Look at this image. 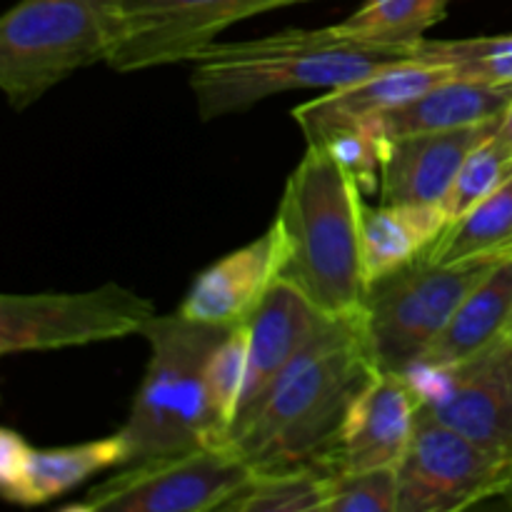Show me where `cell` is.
<instances>
[{
  "mask_svg": "<svg viewBox=\"0 0 512 512\" xmlns=\"http://www.w3.org/2000/svg\"><path fill=\"white\" fill-rule=\"evenodd\" d=\"M325 512H398V465L330 475Z\"/></svg>",
  "mask_w": 512,
  "mask_h": 512,
  "instance_id": "28",
  "label": "cell"
},
{
  "mask_svg": "<svg viewBox=\"0 0 512 512\" xmlns=\"http://www.w3.org/2000/svg\"><path fill=\"white\" fill-rule=\"evenodd\" d=\"M512 463L480 448L425 408L398 465V512H455L505 495Z\"/></svg>",
  "mask_w": 512,
  "mask_h": 512,
  "instance_id": "9",
  "label": "cell"
},
{
  "mask_svg": "<svg viewBox=\"0 0 512 512\" xmlns=\"http://www.w3.org/2000/svg\"><path fill=\"white\" fill-rule=\"evenodd\" d=\"M118 465H123L118 433L65 448H33L13 430L0 433V488L10 503H48Z\"/></svg>",
  "mask_w": 512,
  "mask_h": 512,
  "instance_id": "15",
  "label": "cell"
},
{
  "mask_svg": "<svg viewBox=\"0 0 512 512\" xmlns=\"http://www.w3.org/2000/svg\"><path fill=\"white\" fill-rule=\"evenodd\" d=\"M415 60L443 65L458 78L512 85V35L465 40H428L415 45Z\"/></svg>",
  "mask_w": 512,
  "mask_h": 512,
  "instance_id": "24",
  "label": "cell"
},
{
  "mask_svg": "<svg viewBox=\"0 0 512 512\" xmlns=\"http://www.w3.org/2000/svg\"><path fill=\"white\" fill-rule=\"evenodd\" d=\"M448 225L450 215L443 208V203H380L378 208H365L363 248L370 283L423 258Z\"/></svg>",
  "mask_w": 512,
  "mask_h": 512,
  "instance_id": "20",
  "label": "cell"
},
{
  "mask_svg": "<svg viewBox=\"0 0 512 512\" xmlns=\"http://www.w3.org/2000/svg\"><path fill=\"white\" fill-rule=\"evenodd\" d=\"M118 0H20L0 20V88L25 110L78 70L108 60Z\"/></svg>",
  "mask_w": 512,
  "mask_h": 512,
  "instance_id": "5",
  "label": "cell"
},
{
  "mask_svg": "<svg viewBox=\"0 0 512 512\" xmlns=\"http://www.w3.org/2000/svg\"><path fill=\"white\" fill-rule=\"evenodd\" d=\"M283 265V240L275 225L245 248L233 250L195 278L180 313L215 325H240L263 303Z\"/></svg>",
  "mask_w": 512,
  "mask_h": 512,
  "instance_id": "16",
  "label": "cell"
},
{
  "mask_svg": "<svg viewBox=\"0 0 512 512\" xmlns=\"http://www.w3.org/2000/svg\"><path fill=\"white\" fill-rule=\"evenodd\" d=\"M248 353V323H240L225 333V338L215 345L205 363V388H208L210 410H213L225 445H228V435L238 420L240 403H243L245 380H248Z\"/></svg>",
  "mask_w": 512,
  "mask_h": 512,
  "instance_id": "25",
  "label": "cell"
},
{
  "mask_svg": "<svg viewBox=\"0 0 512 512\" xmlns=\"http://www.w3.org/2000/svg\"><path fill=\"white\" fill-rule=\"evenodd\" d=\"M363 190L320 145L290 173L275 228L283 240L280 280L298 288L328 318H355L370 280L363 248Z\"/></svg>",
  "mask_w": 512,
  "mask_h": 512,
  "instance_id": "2",
  "label": "cell"
},
{
  "mask_svg": "<svg viewBox=\"0 0 512 512\" xmlns=\"http://www.w3.org/2000/svg\"><path fill=\"white\" fill-rule=\"evenodd\" d=\"M330 320L333 318L320 313L298 288L285 280L278 278L270 285L263 303L245 320L250 333L248 380H245L243 403H240L235 425L243 423L263 405V400L273 393L280 378L303 353L305 345Z\"/></svg>",
  "mask_w": 512,
  "mask_h": 512,
  "instance_id": "13",
  "label": "cell"
},
{
  "mask_svg": "<svg viewBox=\"0 0 512 512\" xmlns=\"http://www.w3.org/2000/svg\"><path fill=\"white\" fill-rule=\"evenodd\" d=\"M378 373L363 320L333 318L298 355L273 393L228 435L253 473L318 470L333 475L355 398Z\"/></svg>",
  "mask_w": 512,
  "mask_h": 512,
  "instance_id": "1",
  "label": "cell"
},
{
  "mask_svg": "<svg viewBox=\"0 0 512 512\" xmlns=\"http://www.w3.org/2000/svg\"><path fill=\"white\" fill-rule=\"evenodd\" d=\"M253 478V468L230 445H203L125 465L123 473L90 488L65 512H208Z\"/></svg>",
  "mask_w": 512,
  "mask_h": 512,
  "instance_id": "7",
  "label": "cell"
},
{
  "mask_svg": "<svg viewBox=\"0 0 512 512\" xmlns=\"http://www.w3.org/2000/svg\"><path fill=\"white\" fill-rule=\"evenodd\" d=\"M500 120L435 133H413L380 140V203H443L460 168L478 145L493 138Z\"/></svg>",
  "mask_w": 512,
  "mask_h": 512,
  "instance_id": "12",
  "label": "cell"
},
{
  "mask_svg": "<svg viewBox=\"0 0 512 512\" xmlns=\"http://www.w3.org/2000/svg\"><path fill=\"white\" fill-rule=\"evenodd\" d=\"M512 175V153L500 143L498 138H488L483 145L470 153L465 165L460 168L458 178H455L453 188L445 195L443 208L448 210L450 223L473 208L478 200L498 190Z\"/></svg>",
  "mask_w": 512,
  "mask_h": 512,
  "instance_id": "27",
  "label": "cell"
},
{
  "mask_svg": "<svg viewBox=\"0 0 512 512\" xmlns=\"http://www.w3.org/2000/svg\"><path fill=\"white\" fill-rule=\"evenodd\" d=\"M233 325L200 323L183 313L155 315L143 330L150 360L125 423L123 465L225 445L205 388V363Z\"/></svg>",
  "mask_w": 512,
  "mask_h": 512,
  "instance_id": "4",
  "label": "cell"
},
{
  "mask_svg": "<svg viewBox=\"0 0 512 512\" xmlns=\"http://www.w3.org/2000/svg\"><path fill=\"white\" fill-rule=\"evenodd\" d=\"M512 250V175L465 210L443 230L428 258L435 263H465L475 258H498Z\"/></svg>",
  "mask_w": 512,
  "mask_h": 512,
  "instance_id": "21",
  "label": "cell"
},
{
  "mask_svg": "<svg viewBox=\"0 0 512 512\" xmlns=\"http://www.w3.org/2000/svg\"><path fill=\"white\" fill-rule=\"evenodd\" d=\"M450 78H458V75L443 65L405 60V63L388 65L358 83L328 90L320 98L298 105L293 110V118L308 138L325 125L360 123V120L385 113Z\"/></svg>",
  "mask_w": 512,
  "mask_h": 512,
  "instance_id": "18",
  "label": "cell"
},
{
  "mask_svg": "<svg viewBox=\"0 0 512 512\" xmlns=\"http://www.w3.org/2000/svg\"><path fill=\"white\" fill-rule=\"evenodd\" d=\"M423 408L488 453L512 463V335L450 365L408 373Z\"/></svg>",
  "mask_w": 512,
  "mask_h": 512,
  "instance_id": "11",
  "label": "cell"
},
{
  "mask_svg": "<svg viewBox=\"0 0 512 512\" xmlns=\"http://www.w3.org/2000/svg\"><path fill=\"white\" fill-rule=\"evenodd\" d=\"M405 60H415V45L368 43L338 25L283 30L268 38L210 43L190 60V88L200 120H213L245 113L260 100L290 90L345 88Z\"/></svg>",
  "mask_w": 512,
  "mask_h": 512,
  "instance_id": "3",
  "label": "cell"
},
{
  "mask_svg": "<svg viewBox=\"0 0 512 512\" xmlns=\"http://www.w3.org/2000/svg\"><path fill=\"white\" fill-rule=\"evenodd\" d=\"M450 0H365L360 10L338 23L343 33L378 45L413 48L425 30L448 15Z\"/></svg>",
  "mask_w": 512,
  "mask_h": 512,
  "instance_id": "22",
  "label": "cell"
},
{
  "mask_svg": "<svg viewBox=\"0 0 512 512\" xmlns=\"http://www.w3.org/2000/svg\"><path fill=\"white\" fill-rule=\"evenodd\" d=\"M420 408L423 398L408 375L378 370L350 408L340 433L335 473L400 465Z\"/></svg>",
  "mask_w": 512,
  "mask_h": 512,
  "instance_id": "14",
  "label": "cell"
},
{
  "mask_svg": "<svg viewBox=\"0 0 512 512\" xmlns=\"http://www.w3.org/2000/svg\"><path fill=\"white\" fill-rule=\"evenodd\" d=\"M510 335H512V330H510Z\"/></svg>",
  "mask_w": 512,
  "mask_h": 512,
  "instance_id": "31",
  "label": "cell"
},
{
  "mask_svg": "<svg viewBox=\"0 0 512 512\" xmlns=\"http://www.w3.org/2000/svg\"><path fill=\"white\" fill-rule=\"evenodd\" d=\"M308 145L328 150L348 173L358 180L363 193H378L380 188V138L373 133L368 120L360 123L325 125L318 133L308 135Z\"/></svg>",
  "mask_w": 512,
  "mask_h": 512,
  "instance_id": "26",
  "label": "cell"
},
{
  "mask_svg": "<svg viewBox=\"0 0 512 512\" xmlns=\"http://www.w3.org/2000/svg\"><path fill=\"white\" fill-rule=\"evenodd\" d=\"M330 475L318 470L253 473L223 505L225 512H325Z\"/></svg>",
  "mask_w": 512,
  "mask_h": 512,
  "instance_id": "23",
  "label": "cell"
},
{
  "mask_svg": "<svg viewBox=\"0 0 512 512\" xmlns=\"http://www.w3.org/2000/svg\"><path fill=\"white\" fill-rule=\"evenodd\" d=\"M503 498H505V500H508V503L512 505V483H510V488H508V490H505V495H503Z\"/></svg>",
  "mask_w": 512,
  "mask_h": 512,
  "instance_id": "30",
  "label": "cell"
},
{
  "mask_svg": "<svg viewBox=\"0 0 512 512\" xmlns=\"http://www.w3.org/2000/svg\"><path fill=\"white\" fill-rule=\"evenodd\" d=\"M512 330V250L465 295L430 353L418 365H450L498 343ZM415 365V368H418Z\"/></svg>",
  "mask_w": 512,
  "mask_h": 512,
  "instance_id": "19",
  "label": "cell"
},
{
  "mask_svg": "<svg viewBox=\"0 0 512 512\" xmlns=\"http://www.w3.org/2000/svg\"><path fill=\"white\" fill-rule=\"evenodd\" d=\"M512 103V85L450 78L385 113L368 118L380 140L413 133H435L503 118Z\"/></svg>",
  "mask_w": 512,
  "mask_h": 512,
  "instance_id": "17",
  "label": "cell"
},
{
  "mask_svg": "<svg viewBox=\"0 0 512 512\" xmlns=\"http://www.w3.org/2000/svg\"><path fill=\"white\" fill-rule=\"evenodd\" d=\"M310 0H118L105 63L118 73L193 60L233 23Z\"/></svg>",
  "mask_w": 512,
  "mask_h": 512,
  "instance_id": "10",
  "label": "cell"
},
{
  "mask_svg": "<svg viewBox=\"0 0 512 512\" xmlns=\"http://www.w3.org/2000/svg\"><path fill=\"white\" fill-rule=\"evenodd\" d=\"M498 258L445 265L425 253L423 258L373 280L360 320L380 373L408 375L430 353L465 295Z\"/></svg>",
  "mask_w": 512,
  "mask_h": 512,
  "instance_id": "6",
  "label": "cell"
},
{
  "mask_svg": "<svg viewBox=\"0 0 512 512\" xmlns=\"http://www.w3.org/2000/svg\"><path fill=\"white\" fill-rule=\"evenodd\" d=\"M495 138H498L500 143H503L505 148L512 153V103H510V108L505 110L503 120H500V128L495 130Z\"/></svg>",
  "mask_w": 512,
  "mask_h": 512,
  "instance_id": "29",
  "label": "cell"
},
{
  "mask_svg": "<svg viewBox=\"0 0 512 512\" xmlns=\"http://www.w3.org/2000/svg\"><path fill=\"white\" fill-rule=\"evenodd\" d=\"M155 315L148 298L118 283L88 293H5L0 353H45L143 335Z\"/></svg>",
  "mask_w": 512,
  "mask_h": 512,
  "instance_id": "8",
  "label": "cell"
}]
</instances>
